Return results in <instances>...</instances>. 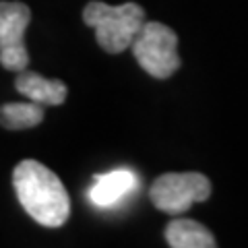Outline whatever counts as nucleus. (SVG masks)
Here are the masks:
<instances>
[{
  "label": "nucleus",
  "instance_id": "f257e3e1",
  "mask_svg": "<svg viewBox=\"0 0 248 248\" xmlns=\"http://www.w3.org/2000/svg\"><path fill=\"white\" fill-rule=\"evenodd\" d=\"M13 186L19 203L37 223L46 228H60L66 223L71 215V199L64 184L50 168L35 159L21 161L13 172Z\"/></svg>",
  "mask_w": 248,
  "mask_h": 248
},
{
  "label": "nucleus",
  "instance_id": "f03ea898",
  "mask_svg": "<svg viewBox=\"0 0 248 248\" xmlns=\"http://www.w3.org/2000/svg\"><path fill=\"white\" fill-rule=\"evenodd\" d=\"M83 21L95 29V40L106 52L120 54L133 46L135 37L145 25V13L135 2L120 6L89 2L83 11Z\"/></svg>",
  "mask_w": 248,
  "mask_h": 248
},
{
  "label": "nucleus",
  "instance_id": "7ed1b4c3",
  "mask_svg": "<svg viewBox=\"0 0 248 248\" xmlns=\"http://www.w3.org/2000/svg\"><path fill=\"white\" fill-rule=\"evenodd\" d=\"M178 37L168 25L157 21L145 23L133 42V54L141 68L155 79H170L180 68Z\"/></svg>",
  "mask_w": 248,
  "mask_h": 248
},
{
  "label": "nucleus",
  "instance_id": "20e7f679",
  "mask_svg": "<svg viewBox=\"0 0 248 248\" xmlns=\"http://www.w3.org/2000/svg\"><path fill=\"white\" fill-rule=\"evenodd\" d=\"M211 197V182L199 172H170L151 184L149 199L164 213L180 215L192 203H203Z\"/></svg>",
  "mask_w": 248,
  "mask_h": 248
},
{
  "label": "nucleus",
  "instance_id": "39448f33",
  "mask_svg": "<svg viewBox=\"0 0 248 248\" xmlns=\"http://www.w3.org/2000/svg\"><path fill=\"white\" fill-rule=\"evenodd\" d=\"M31 21V11L23 2H0V64L6 71L21 73L29 64L23 35Z\"/></svg>",
  "mask_w": 248,
  "mask_h": 248
},
{
  "label": "nucleus",
  "instance_id": "423d86ee",
  "mask_svg": "<svg viewBox=\"0 0 248 248\" xmlns=\"http://www.w3.org/2000/svg\"><path fill=\"white\" fill-rule=\"evenodd\" d=\"M137 188H139L137 174L133 170L120 168V170H112V172L97 176L93 186L89 188V199L99 209H110L114 205H118L122 199L133 195Z\"/></svg>",
  "mask_w": 248,
  "mask_h": 248
},
{
  "label": "nucleus",
  "instance_id": "0eeeda50",
  "mask_svg": "<svg viewBox=\"0 0 248 248\" xmlns=\"http://www.w3.org/2000/svg\"><path fill=\"white\" fill-rule=\"evenodd\" d=\"M15 87L31 102H37L42 106H60L66 99V85L56 79H46L40 73L21 71L15 79Z\"/></svg>",
  "mask_w": 248,
  "mask_h": 248
},
{
  "label": "nucleus",
  "instance_id": "6e6552de",
  "mask_svg": "<svg viewBox=\"0 0 248 248\" xmlns=\"http://www.w3.org/2000/svg\"><path fill=\"white\" fill-rule=\"evenodd\" d=\"M166 240L174 248H215L213 234L203 223L192 219H174L166 228Z\"/></svg>",
  "mask_w": 248,
  "mask_h": 248
},
{
  "label": "nucleus",
  "instance_id": "1a4fd4ad",
  "mask_svg": "<svg viewBox=\"0 0 248 248\" xmlns=\"http://www.w3.org/2000/svg\"><path fill=\"white\" fill-rule=\"evenodd\" d=\"M44 120V108L37 102H17L0 106V124L9 130L33 128Z\"/></svg>",
  "mask_w": 248,
  "mask_h": 248
}]
</instances>
